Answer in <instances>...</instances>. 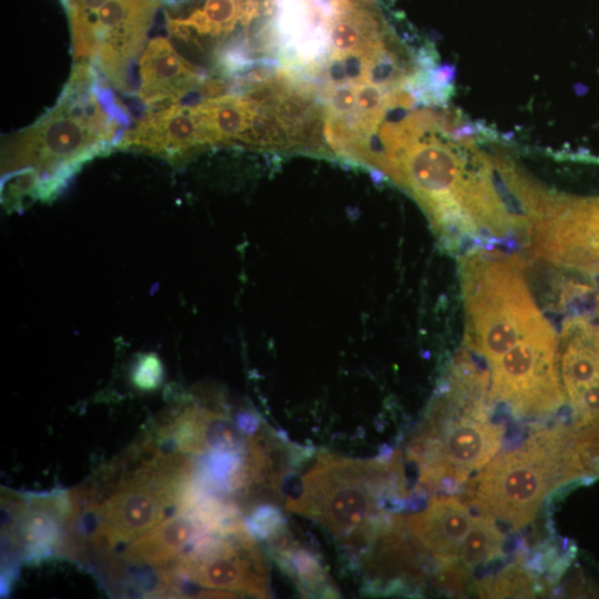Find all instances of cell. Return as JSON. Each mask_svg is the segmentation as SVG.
Instances as JSON below:
<instances>
[{
    "mask_svg": "<svg viewBox=\"0 0 599 599\" xmlns=\"http://www.w3.org/2000/svg\"><path fill=\"white\" fill-rule=\"evenodd\" d=\"M207 530L190 511H179L135 538L123 557L134 565L162 566L177 560Z\"/></svg>",
    "mask_w": 599,
    "mask_h": 599,
    "instance_id": "9a60e30c",
    "label": "cell"
},
{
    "mask_svg": "<svg viewBox=\"0 0 599 599\" xmlns=\"http://www.w3.org/2000/svg\"><path fill=\"white\" fill-rule=\"evenodd\" d=\"M557 338L546 319L491 364L490 393L524 416L544 415L564 404Z\"/></svg>",
    "mask_w": 599,
    "mask_h": 599,
    "instance_id": "ba28073f",
    "label": "cell"
},
{
    "mask_svg": "<svg viewBox=\"0 0 599 599\" xmlns=\"http://www.w3.org/2000/svg\"><path fill=\"white\" fill-rule=\"evenodd\" d=\"M469 344L489 366L542 324L519 255L474 251L460 260Z\"/></svg>",
    "mask_w": 599,
    "mask_h": 599,
    "instance_id": "5b68a950",
    "label": "cell"
},
{
    "mask_svg": "<svg viewBox=\"0 0 599 599\" xmlns=\"http://www.w3.org/2000/svg\"><path fill=\"white\" fill-rule=\"evenodd\" d=\"M504 428L483 408H473L441 430L428 426L414 446L420 483L432 487L444 480L465 481L490 461L501 446Z\"/></svg>",
    "mask_w": 599,
    "mask_h": 599,
    "instance_id": "30bf717a",
    "label": "cell"
},
{
    "mask_svg": "<svg viewBox=\"0 0 599 599\" xmlns=\"http://www.w3.org/2000/svg\"><path fill=\"white\" fill-rule=\"evenodd\" d=\"M136 95L148 108L202 98L209 75L187 60L167 39H152L139 61Z\"/></svg>",
    "mask_w": 599,
    "mask_h": 599,
    "instance_id": "7c38bea8",
    "label": "cell"
},
{
    "mask_svg": "<svg viewBox=\"0 0 599 599\" xmlns=\"http://www.w3.org/2000/svg\"><path fill=\"white\" fill-rule=\"evenodd\" d=\"M179 576L216 590L267 597V571L244 524L206 531L176 560Z\"/></svg>",
    "mask_w": 599,
    "mask_h": 599,
    "instance_id": "9c48e42d",
    "label": "cell"
},
{
    "mask_svg": "<svg viewBox=\"0 0 599 599\" xmlns=\"http://www.w3.org/2000/svg\"><path fill=\"white\" fill-rule=\"evenodd\" d=\"M281 0H167L174 47L209 77L233 79L280 62Z\"/></svg>",
    "mask_w": 599,
    "mask_h": 599,
    "instance_id": "7a4b0ae2",
    "label": "cell"
},
{
    "mask_svg": "<svg viewBox=\"0 0 599 599\" xmlns=\"http://www.w3.org/2000/svg\"><path fill=\"white\" fill-rule=\"evenodd\" d=\"M119 149L133 150L179 164L206 149L192 105L176 102L149 108L124 134Z\"/></svg>",
    "mask_w": 599,
    "mask_h": 599,
    "instance_id": "8fae6325",
    "label": "cell"
},
{
    "mask_svg": "<svg viewBox=\"0 0 599 599\" xmlns=\"http://www.w3.org/2000/svg\"><path fill=\"white\" fill-rule=\"evenodd\" d=\"M74 62L90 63L122 93H132V72L164 0H61Z\"/></svg>",
    "mask_w": 599,
    "mask_h": 599,
    "instance_id": "8992f818",
    "label": "cell"
},
{
    "mask_svg": "<svg viewBox=\"0 0 599 599\" xmlns=\"http://www.w3.org/2000/svg\"><path fill=\"white\" fill-rule=\"evenodd\" d=\"M473 520L470 509L458 498L434 497L423 510L405 519L404 528L418 550L447 565L458 559Z\"/></svg>",
    "mask_w": 599,
    "mask_h": 599,
    "instance_id": "4fadbf2b",
    "label": "cell"
},
{
    "mask_svg": "<svg viewBox=\"0 0 599 599\" xmlns=\"http://www.w3.org/2000/svg\"><path fill=\"white\" fill-rule=\"evenodd\" d=\"M400 469L389 463L319 455L301 478L287 510L307 516L349 545L361 546L380 519V497L402 489Z\"/></svg>",
    "mask_w": 599,
    "mask_h": 599,
    "instance_id": "277c9868",
    "label": "cell"
},
{
    "mask_svg": "<svg viewBox=\"0 0 599 599\" xmlns=\"http://www.w3.org/2000/svg\"><path fill=\"white\" fill-rule=\"evenodd\" d=\"M505 536L494 518L480 515L474 517L458 552V558L467 568L485 564L500 555Z\"/></svg>",
    "mask_w": 599,
    "mask_h": 599,
    "instance_id": "2e32d148",
    "label": "cell"
},
{
    "mask_svg": "<svg viewBox=\"0 0 599 599\" xmlns=\"http://www.w3.org/2000/svg\"><path fill=\"white\" fill-rule=\"evenodd\" d=\"M532 577L522 568L510 566L494 579L484 582L481 593L493 598L532 597L536 590Z\"/></svg>",
    "mask_w": 599,
    "mask_h": 599,
    "instance_id": "ac0fdd59",
    "label": "cell"
},
{
    "mask_svg": "<svg viewBox=\"0 0 599 599\" xmlns=\"http://www.w3.org/2000/svg\"><path fill=\"white\" fill-rule=\"evenodd\" d=\"M162 379V365L154 355L144 356L138 364L133 382L140 389L151 390L158 387Z\"/></svg>",
    "mask_w": 599,
    "mask_h": 599,
    "instance_id": "ffe728a7",
    "label": "cell"
},
{
    "mask_svg": "<svg viewBox=\"0 0 599 599\" xmlns=\"http://www.w3.org/2000/svg\"><path fill=\"white\" fill-rule=\"evenodd\" d=\"M571 406L575 417L573 425L579 426L599 420V382L585 388Z\"/></svg>",
    "mask_w": 599,
    "mask_h": 599,
    "instance_id": "d6986e66",
    "label": "cell"
},
{
    "mask_svg": "<svg viewBox=\"0 0 599 599\" xmlns=\"http://www.w3.org/2000/svg\"><path fill=\"white\" fill-rule=\"evenodd\" d=\"M88 62H74L55 104L1 144V190L7 209L49 200L92 159L118 148L130 113Z\"/></svg>",
    "mask_w": 599,
    "mask_h": 599,
    "instance_id": "6da1fadb",
    "label": "cell"
},
{
    "mask_svg": "<svg viewBox=\"0 0 599 599\" xmlns=\"http://www.w3.org/2000/svg\"><path fill=\"white\" fill-rule=\"evenodd\" d=\"M277 558L283 568L301 587L308 590L324 589L327 586L326 576L315 557L307 550L300 549L287 538L281 536L276 539Z\"/></svg>",
    "mask_w": 599,
    "mask_h": 599,
    "instance_id": "e0dca14e",
    "label": "cell"
},
{
    "mask_svg": "<svg viewBox=\"0 0 599 599\" xmlns=\"http://www.w3.org/2000/svg\"><path fill=\"white\" fill-rule=\"evenodd\" d=\"M560 344L561 377L572 405L585 388L599 382V325L588 315L569 316Z\"/></svg>",
    "mask_w": 599,
    "mask_h": 599,
    "instance_id": "5bb4252c",
    "label": "cell"
},
{
    "mask_svg": "<svg viewBox=\"0 0 599 599\" xmlns=\"http://www.w3.org/2000/svg\"><path fill=\"white\" fill-rule=\"evenodd\" d=\"M531 252L552 264L599 276V196L541 187L526 212Z\"/></svg>",
    "mask_w": 599,
    "mask_h": 599,
    "instance_id": "52a82bcc",
    "label": "cell"
},
{
    "mask_svg": "<svg viewBox=\"0 0 599 599\" xmlns=\"http://www.w3.org/2000/svg\"><path fill=\"white\" fill-rule=\"evenodd\" d=\"M588 475L572 426L544 430L493 458L476 477L469 500L481 515L519 529L552 489Z\"/></svg>",
    "mask_w": 599,
    "mask_h": 599,
    "instance_id": "3957f363",
    "label": "cell"
}]
</instances>
